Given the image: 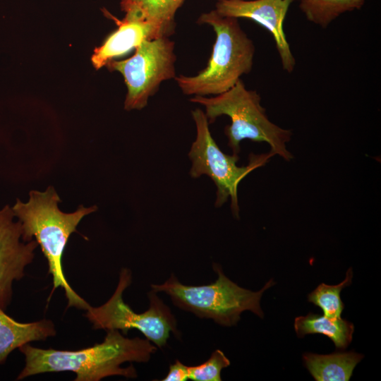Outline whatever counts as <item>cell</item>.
Listing matches in <instances>:
<instances>
[{
  "label": "cell",
  "instance_id": "16",
  "mask_svg": "<svg viewBox=\"0 0 381 381\" xmlns=\"http://www.w3.org/2000/svg\"><path fill=\"white\" fill-rule=\"evenodd\" d=\"M365 0H300L299 8L308 20L327 28L341 14L360 9Z\"/></svg>",
  "mask_w": 381,
  "mask_h": 381
},
{
  "label": "cell",
  "instance_id": "17",
  "mask_svg": "<svg viewBox=\"0 0 381 381\" xmlns=\"http://www.w3.org/2000/svg\"><path fill=\"white\" fill-rule=\"evenodd\" d=\"M353 272L349 268L345 279L337 285L320 284L308 296V301L320 308L324 315L329 318H339L344 305L341 300L340 293L346 286L351 284Z\"/></svg>",
  "mask_w": 381,
  "mask_h": 381
},
{
  "label": "cell",
  "instance_id": "10",
  "mask_svg": "<svg viewBox=\"0 0 381 381\" xmlns=\"http://www.w3.org/2000/svg\"><path fill=\"white\" fill-rule=\"evenodd\" d=\"M294 0H219L215 11L221 16L253 20L272 35L283 69L291 73L296 59L284 31V21Z\"/></svg>",
  "mask_w": 381,
  "mask_h": 381
},
{
  "label": "cell",
  "instance_id": "8",
  "mask_svg": "<svg viewBox=\"0 0 381 381\" xmlns=\"http://www.w3.org/2000/svg\"><path fill=\"white\" fill-rule=\"evenodd\" d=\"M174 44L167 37L146 40L135 48L131 57L107 63L109 70L119 72L124 78L127 87L124 102L126 111L145 107L161 83L176 76Z\"/></svg>",
  "mask_w": 381,
  "mask_h": 381
},
{
  "label": "cell",
  "instance_id": "1",
  "mask_svg": "<svg viewBox=\"0 0 381 381\" xmlns=\"http://www.w3.org/2000/svg\"><path fill=\"white\" fill-rule=\"evenodd\" d=\"M18 349L25 356V365L17 380L40 373L71 371L75 374V381H99L113 375L137 377L132 365L121 368V364L147 363L157 347L147 339L127 338L112 329L107 330L102 343L80 350L44 349L29 344Z\"/></svg>",
  "mask_w": 381,
  "mask_h": 381
},
{
  "label": "cell",
  "instance_id": "15",
  "mask_svg": "<svg viewBox=\"0 0 381 381\" xmlns=\"http://www.w3.org/2000/svg\"><path fill=\"white\" fill-rule=\"evenodd\" d=\"M294 329L300 338L306 334H323L332 341L337 349H344L352 341L354 326L341 318H329L309 313L295 318Z\"/></svg>",
  "mask_w": 381,
  "mask_h": 381
},
{
  "label": "cell",
  "instance_id": "11",
  "mask_svg": "<svg viewBox=\"0 0 381 381\" xmlns=\"http://www.w3.org/2000/svg\"><path fill=\"white\" fill-rule=\"evenodd\" d=\"M109 16L115 20L118 28L106 38L101 46L95 49L91 61L96 69L136 48L144 40L164 37L157 28L149 23L124 18L120 20L110 14Z\"/></svg>",
  "mask_w": 381,
  "mask_h": 381
},
{
  "label": "cell",
  "instance_id": "13",
  "mask_svg": "<svg viewBox=\"0 0 381 381\" xmlns=\"http://www.w3.org/2000/svg\"><path fill=\"white\" fill-rule=\"evenodd\" d=\"M184 0H121V8L128 20L149 23L164 37L174 32V16Z\"/></svg>",
  "mask_w": 381,
  "mask_h": 381
},
{
  "label": "cell",
  "instance_id": "9",
  "mask_svg": "<svg viewBox=\"0 0 381 381\" xmlns=\"http://www.w3.org/2000/svg\"><path fill=\"white\" fill-rule=\"evenodd\" d=\"M15 217L12 208L6 205L0 210V308L5 310L10 304L13 281L25 275V268L34 258L36 240L21 242L22 225Z\"/></svg>",
  "mask_w": 381,
  "mask_h": 381
},
{
  "label": "cell",
  "instance_id": "18",
  "mask_svg": "<svg viewBox=\"0 0 381 381\" xmlns=\"http://www.w3.org/2000/svg\"><path fill=\"white\" fill-rule=\"evenodd\" d=\"M230 365V361L219 349L214 351L204 363L188 366V379L193 381H221V371Z\"/></svg>",
  "mask_w": 381,
  "mask_h": 381
},
{
  "label": "cell",
  "instance_id": "14",
  "mask_svg": "<svg viewBox=\"0 0 381 381\" xmlns=\"http://www.w3.org/2000/svg\"><path fill=\"white\" fill-rule=\"evenodd\" d=\"M363 355L351 351H338L328 355L306 353V368L316 381H348Z\"/></svg>",
  "mask_w": 381,
  "mask_h": 381
},
{
  "label": "cell",
  "instance_id": "3",
  "mask_svg": "<svg viewBox=\"0 0 381 381\" xmlns=\"http://www.w3.org/2000/svg\"><path fill=\"white\" fill-rule=\"evenodd\" d=\"M200 24H207L216 33L211 57L207 67L194 76L174 78L186 95H217L236 85L253 64L255 46L241 29L238 18L219 15L215 10L200 15Z\"/></svg>",
  "mask_w": 381,
  "mask_h": 381
},
{
  "label": "cell",
  "instance_id": "7",
  "mask_svg": "<svg viewBox=\"0 0 381 381\" xmlns=\"http://www.w3.org/2000/svg\"><path fill=\"white\" fill-rule=\"evenodd\" d=\"M131 283V272L123 268L111 298L99 307L89 306L85 315L93 328L118 329L125 335L130 329H136L159 348L167 345L171 332L179 337L174 315L154 290L147 294L150 307L144 313H136L123 301V293Z\"/></svg>",
  "mask_w": 381,
  "mask_h": 381
},
{
  "label": "cell",
  "instance_id": "6",
  "mask_svg": "<svg viewBox=\"0 0 381 381\" xmlns=\"http://www.w3.org/2000/svg\"><path fill=\"white\" fill-rule=\"evenodd\" d=\"M196 126V137L193 142L188 157L191 161L190 175L199 178L206 175L217 187L215 207H220L231 198V210L235 218H239L238 186L248 174L265 165L274 155L270 152L261 155L251 153L246 166L238 167V155L224 153L209 129V122L204 111L197 108L191 111Z\"/></svg>",
  "mask_w": 381,
  "mask_h": 381
},
{
  "label": "cell",
  "instance_id": "2",
  "mask_svg": "<svg viewBox=\"0 0 381 381\" xmlns=\"http://www.w3.org/2000/svg\"><path fill=\"white\" fill-rule=\"evenodd\" d=\"M29 196L27 202L17 199L11 208L15 217L21 222L23 241L29 242L35 236L47 260L48 273L53 280L50 296L56 289L61 287L68 307L86 310L90 304L71 288L64 274L62 255L71 234L77 231L85 216L97 211V206L80 205L73 212H64L58 207L61 200L53 186L43 192L30 190Z\"/></svg>",
  "mask_w": 381,
  "mask_h": 381
},
{
  "label": "cell",
  "instance_id": "12",
  "mask_svg": "<svg viewBox=\"0 0 381 381\" xmlns=\"http://www.w3.org/2000/svg\"><path fill=\"white\" fill-rule=\"evenodd\" d=\"M54 322L43 319L32 322H19L0 308V364L16 349L34 341L45 340L56 335Z\"/></svg>",
  "mask_w": 381,
  "mask_h": 381
},
{
  "label": "cell",
  "instance_id": "5",
  "mask_svg": "<svg viewBox=\"0 0 381 381\" xmlns=\"http://www.w3.org/2000/svg\"><path fill=\"white\" fill-rule=\"evenodd\" d=\"M212 267L217 274V279L210 284L185 285L172 274L164 284H151L152 289L169 295L178 308L200 318L212 319L222 326L236 325L241 319V314L246 310L263 318L260 299L265 290L275 282L271 279L261 290L252 291L230 280L220 265L214 263Z\"/></svg>",
  "mask_w": 381,
  "mask_h": 381
},
{
  "label": "cell",
  "instance_id": "4",
  "mask_svg": "<svg viewBox=\"0 0 381 381\" xmlns=\"http://www.w3.org/2000/svg\"><path fill=\"white\" fill-rule=\"evenodd\" d=\"M190 101L205 107L209 123L222 115L231 119V124L225 127L224 133L233 155L239 153L241 142L248 139L267 143L273 155H278L286 161L293 159L286 146L291 131L269 120L260 104V96L255 90H247L241 79L222 94L212 97L195 95Z\"/></svg>",
  "mask_w": 381,
  "mask_h": 381
},
{
  "label": "cell",
  "instance_id": "19",
  "mask_svg": "<svg viewBox=\"0 0 381 381\" xmlns=\"http://www.w3.org/2000/svg\"><path fill=\"white\" fill-rule=\"evenodd\" d=\"M188 380V366L176 360L169 365L167 375L162 381H186Z\"/></svg>",
  "mask_w": 381,
  "mask_h": 381
}]
</instances>
